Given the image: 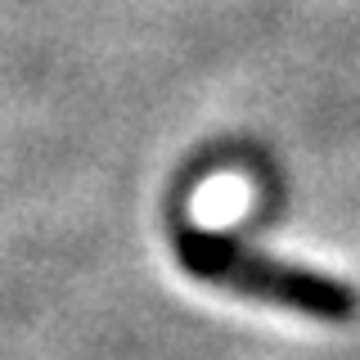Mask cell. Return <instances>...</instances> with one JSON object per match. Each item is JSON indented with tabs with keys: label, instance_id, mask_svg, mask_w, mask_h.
<instances>
[{
	"label": "cell",
	"instance_id": "cell-1",
	"mask_svg": "<svg viewBox=\"0 0 360 360\" xmlns=\"http://www.w3.org/2000/svg\"><path fill=\"white\" fill-rule=\"evenodd\" d=\"M180 257H185V266L194 275L212 279V284H225L234 292H252V297L279 302V307H297L307 315H324V320H347L356 311V297L342 284H333V279L234 252L225 239H212V234H185V252Z\"/></svg>",
	"mask_w": 360,
	"mask_h": 360
}]
</instances>
